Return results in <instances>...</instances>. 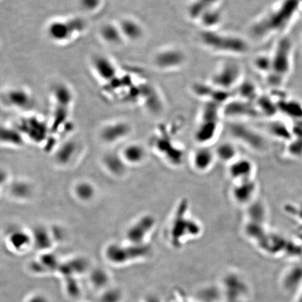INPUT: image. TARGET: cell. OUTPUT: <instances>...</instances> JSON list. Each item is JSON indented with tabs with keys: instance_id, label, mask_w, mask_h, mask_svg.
Returning <instances> with one entry per match:
<instances>
[{
	"instance_id": "1",
	"label": "cell",
	"mask_w": 302,
	"mask_h": 302,
	"mask_svg": "<svg viewBox=\"0 0 302 302\" xmlns=\"http://www.w3.org/2000/svg\"><path fill=\"white\" fill-rule=\"evenodd\" d=\"M299 0H281L251 23L249 32L255 41L267 40L284 31L292 21Z\"/></svg>"
},
{
	"instance_id": "2",
	"label": "cell",
	"mask_w": 302,
	"mask_h": 302,
	"mask_svg": "<svg viewBox=\"0 0 302 302\" xmlns=\"http://www.w3.org/2000/svg\"><path fill=\"white\" fill-rule=\"evenodd\" d=\"M201 46L211 53L237 57L249 52V41L236 34L217 30H201L198 35Z\"/></svg>"
},
{
	"instance_id": "3",
	"label": "cell",
	"mask_w": 302,
	"mask_h": 302,
	"mask_svg": "<svg viewBox=\"0 0 302 302\" xmlns=\"http://www.w3.org/2000/svg\"><path fill=\"white\" fill-rule=\"evenodd\" d=\"M150 244H134L125 242H111L104 248V258L111 265L125 267L144 261L152 253Z\"/></svg>"
},
{
	"instance_id": "4",
	"label": "cell",
	"mask_w": 302,
	"mask_h": 302,
	"mask_svg": "<svg viewBox=\"0 0 302 302\" xmlns=\"http://www.w3.org/2000/svg\"><path fill=\"white\" fill-rule=\"evenodd\" d=\"M186 201L178 206L167 230V239L171 245L180 249L187 242L197 238L201 234V224L192 217L187 215Z\"/></svg>"
},
{
	"instance_id": "5",
	"label": "cell",
	"mask_w": 302,
	"mask_h": 302,
	"mask_svg": "<svg viewBox=\"0 0 302 302\" xmlns=\"http://www.w3.org/2000/svg\"><path fill=\"white\" fill-rule=\"evenodd\" d=\"M222 107L215 102H206L201 109L198 125L195 129L194 137L199 145H207L213 142L220 130Z\"/></svg>"
},
{
	"instance_id": "6",
	"label": "cell",
	"mask_w": 302,
	"mask_h": 302,
	"mask_svg": "<svg viewBox=\"0 0 302 302\" xmlns=\"http://www.w3.org/2000/svg\"><path fill=\"white\" fill-rule=\"evenodd\" d=\"M217 285L224 302H247L251 298L252 292L249 283L237 271H226Z\"/></svg>"
},
{
	"instance_id": "7",
	"label": "cell",
	"mask_w": 302,
	"mask_h": 302,
	"mask_svg": "<svg viewBox=\"0 0 302 302\" xmlns=\"http://www.w3.org/2000/svg\"><path fill=\"white\" fill-rule=\"evenodd\" d=\"M243 71L238 63L225 61L217 66L211 77V84L221 91L231 92L242 82Z\"/></svg>"
},
{
	"instance_id": "8",
	"label": "cell",
	"mask_w": 302,
	"mask_h": 302,
	"mask_svg": "<svg viewBox=\"0 0 302 302\" xmlns=\"http://www.w3.org/2000/svg\"><path fill=\"white\" fill-rule=\"evenodd\" d=\"M287 39H282L271 55V71L267 76L271 85L278 84L289 72L290 68V48Z\"/></svg>"
},
{
	"instance_id": "9",
	"label": "cell",
	"mask_w": 302,
	"mask_h": 302,
	"mask_svg": "<svg viewBox=\"0 0 302 302\" xmlns=\"http://www.w3.org/2000/svg\"><path fill=\"white\" fill-rule=\"evenodd\" d=\"M157 220L151 214L140 215L133 221L126 230L125 242L134 244H148L149 239L154 233Z\"/></svg>"
},
{
	"instance_id": "10",
	"label": "cell",
	"mask_w": 302,
	"mask_h": 302,
	"mask_svg": "<svg viewBox=\"0 0 302 302\" xmlns=\"http://www.w3.org/2000/svg\"><path fill=\"white\" fill-rule=\"evenodd\" d=\"M187 55L177 46H167L159 50L154 57V64L163 71H175L185 66Z\"/></svg>"
},
{
	"instance_id": "11",
	"label": "cell",
	"mask_w": 302,
	"mask_h": 302,
	"mask_svg": "<svg viewBox=\"0 0 302 302\" xmlns=\"http://www.w3.org/2000/svg\"><path fill=\"white\" fill-rule=\"evenodd\" d=\"M228 130L234 139L241 142L246 146L255 150H263V136L250 126L236 120L230 124Z\"/></svg>"
},
{
	"instance_id": "12",
	"label": "cell",
	"mask_w": 302,
	"mask_h": 302,
	"mask_svg": "<svg viewBox=\"0 0 302 302\" xmlns=\"http://www.w3.org/2000/svg\"><path fill=\"white\" fill-rule=\"evenodd\" d=\"M5 244L11 253L22 255L33 249L31 231L24 228H12L5 237Z\"/></svg>"
},
{
	"instance_id": "13",
	"label": "cell",
	"mask_w": 302,
	"mask_h": 302,
	"mask_svg": "<svg viewBox=\"0 0 302 302\" xmlns=\"http://www.w3.org/2000/svg\"><path fill=\"white\" fill-rule=\"evenodd\" d=\"M258 184L254 179L234 183L230 190V195L234 202L242 207H248L257 199Z\"/></svg>"
},
{
	"instance_id": "14",
	"label": "cell",
	"mask_w": 302,
	"mask_h": 302,
	"mask_svg": "<svg viewBox=\"0 0 302 302\" xmlns=\"http://www.w3.org/2000/svg\"><path fill=\"white\" fill-rule=\"evenodd\" d=\"M131 129L130 126L125 122H113L100 129L99 138L104 144L113 146L125 141L130 134Z\"/></svg>"
},
{
	"instance_id": "15",
	"label": "cell",
	"mask_w": 302,
	"mask_h": 302,
	"mask_svg": "<svg viewBox=\"0 0 302 302\" xmlns=\"http://www.w3.org/2000/svg\"><path fill=\"white\" fill-rule=\"evenodd\" d=\"M30 231L34 249L39 253L53 251L58 241L56 231L54 228H50L44 224H39Z\"/></svg>"
},
{
	"instance_id": "16",
	"label": "cell",
	"mask_w": 302,
	"mask_h": 302,
	"mask_svg": "<svg viewBox=\"0 0 302 302\" xmlns=\"http://www.w3.org/2000/svg\"><path fill=\"white\" fill-rule=\"evenodd\" d=\"M55 109L51 130H58L59 127L69 116V109L71 102V95L69 90L60 86L55 90Z\"/></svg>"
},
{
	"instance_id": "17",
	"label": "cell",
	"mask_w": 302,
	"mask_h": 302,
	"mask_svg": "<svg viewBox=\"0 0 302 302\" xmlns=\"http://www.w3.org/2000/svg\"><path fill=\"white\" fill-rule=\"evenodd\" d=\"M84 28V23L79 19H70L66 21H57L50 25L48 35L53 40L66 41L75 34L82 32Z\"/></svg>"
},
{
	"instance_id": "18",
	"label": "cell",
	"mask_w": 302,
	"mask_h": 302,
	"mask_svg": "<svg viewBox=\"0 0 302 302\" xmlns=\"http://www.w3.org/2000/svg\"><path fill=\"white\" fill-rule=\"evenodd\" d=\"M222 116L237 120L239 118H253L260 115L255 104L241 99L228 101L222 107Z\"/></svg>"
},
{
	"instance_id": "19",
	"label": "cell",
	"mask_w": 302,
	"mask_h": 302,
	"mask_svg": "<svg viewBox=\"0 0 302 302\" xmlns=\"http://www.w3.org/2000/svg\"><path fill=\"white\" fill-rule=\"evenodd\" d=\"M216 161L214 149L207 145H198L192 153L190 157L192 169L199 174L209 172Z\"/></svg>"
},
{
	"instance_id": "20",
	"label": "cell",
	"mask_w": 302,
	"mask_h": 302,
	"mask_svg": "<svg viewBox=\"0 0 302 302\" xmlns=\"http://www.w3.org/2000/svg\"><path fill=\"white\" fill-rule=\"evenodd\" d=\"M228 173L233 183L255 179V166L246 158H238L228 165Z\"/></svg>"
},
{
	"instance_id": "21",
	"label": "cell",
	"mask_w": 302,
	"mask_h": 302,
	"mask_svg": "<svg viewBox=\"0 0 302 302\" xmlns=\"http://www.w3.org/2000/svg\"><path fill=\"white\" fill-rule=\"evenodd\" d=\"M61 262L53 251L39 253V257L30 264V270L38 275L57 274Z\"/></svg>"
},
{
	"instance_id": "22",
	"label": "cell",
	"mask_w": 302,
	"mask_h": 302,
	"mask_svg": "<svg viewBox=\"0 0 302 302\" xmlns=\"http://www.w3.org/2000/svg\"><path fill=\"white\" fill-rule=\"evenodd\" d=\"M91 269L88 260L84 257L77 256L61 262L57 274H60L63 278H79L86 273H89Z\"/></svg>"
},
{
	"instance_id": "23",
	"label": "cell",
	"mask_w": 302,
	"mask_h": 302,
	"mask_svg": "<svg viewBox=\"0 0 302 302\" xmlns=\"http://www.w3.org/2000/svg\"><path fill=\"white\" fill-rule=\"evenodd\" d=\"M80 150L78 142L74 140H67L56 148L54 159L59 166L68 167L77 160L79 156V151Z\"/></svg>"
},
{
	"instance_id": "24",
	"label": "cell",
	"mask_w": 302,
	"mask_h": 302,
	"mask_svg": "<svg viewBox=\"0 0 302 302\" xmlns=\"http://www.w3.org/2000/svg\"><path fill=\"white\" fill-rule=\"evenodd\" d=\"M119 153L128 167L141 165L148 157V152L144 145L136 142L125 145Z\"/></svg>"
},
{
	"instance_id": "25",
	"label": "cell",
	"mask_w": 302,
	"mask_h": 302,
	"mask_svg": "<svg viewBox=\"0 0 302 302\" xmlns=\"http://www.w3.org/2000/svg\"><path fill=\"white\" fill-rule=\"evenodd\" d=\"M102 165L108 174L115 178L123 177L129 167L119 152H109L104 155Z\"/></svg>"
},
{
	"instance_id": "26",
	"label": "cell",
	"mask_w": 302,
	"mask_h": 302,
	"mask_svg": "<svg viewBox=\"0 0 302 302\" xmlns=\"http://www.w3.org/2000/svg\"><path fill=\"white\" fill-rule=\"evenodd\" d=\"M280 283L285 292H295L302 284V264H294L287 268L280 277Z\"/></svg>"
},
{
	"instance_id": "27",
	"label": "cell",
	"mask_w": 302,
	"mask_h": 302,
	"mask_svg": "<svg viewBox=\"0 0 302 302\" xmlns=\"http://www.w3.org/2000/svg\"><path fill=\"white\" fill-rule=\"evenodd\" d=\"M7 186L9 195L14 200L26 201L33 197L34 186L28 180L16 179L11 181Z\"/></svg>"
},
{
	"instance_id": "28",
	"label": "cell",
	"mask_w": 302,
	"mask_h": 302,
	"mask_svg": "<svg viewBox=\"0 0 302 302\" xmlns=\"http://www.w3.org/2000/svg\"><path fill=\"white\" fill-rule=\"evenodd\" d=\"M19 129L22 132L26 141L28 139L29 141L40 143L46 141L47 138V127L40 121H35L34 124L31 121L25 122V124H23Z\"/></svg>"
},
{
	"instance_id": "29",
	"label": "cell",
	"mask_w": 302,
	"mask_h": 302,
	"mask_svg": "<svg viewBox=\"0 0 302 302\" xmlns=\"http://www.w3.org/2000/svg\"><path fill=\"white\" fill-rule=\"evenodd\" d=\"M73 196L82 203H90L93 201L98 194V189L94 183L87 180L77 181L72 187Z\"/></svg>"
},
{
	"instance_id": "30",
	"label": "cell",
	"mask_w": 302,
	"mask_h": 302,
	"mask_svg": "<svg viewBox=\"0 0 302 302\" xmlns=\"http://www.w3.org/2000/svg\"><path fill=\"white\" fill-rule=\"evenodd\" d=\"M222 18L223 13L219 5L205 12L199 18L197 23L200 25L201 30H216L222 22Z\"/></svg>"
},
{
	"instance_id": "31",
	"label": "cell",
	"mask_w": 302,
	"mask_h": 302,
	"mask_svg": "<svg viewBox=\"0 0 302 302\" xmlns=\"http://www.w3.org/2000/svg\"><path fill=\"white\" fill-rule=\"evenodd\" d=\"M214 152L217 160L228 165L239 158L238 149L236 145L231 141L219 143L216 148L214 149Z\"/></svg>"
},
{
	"instance_id": "32",
	"label": "cell",
	"mask_w": 302,
	"mask_h": 302,
	"mask_svg": "<svg viewBox=\"0 0 302 302\" xmlns=\"http://www.w3.org/2000/svg\"><path fill=\"white\" fill-rule=\"evenodd\" d=\"M246 218L251 222L266 224L268 218L267 208L263 201L256 199L246 207Z\"/></svg>"
},
{
	"instance_id": "33",
	"label": "cell",
	"mask_w": 302,
	"mask_h": 302,
	"mask_svg": "<svg viewBox=\"0 0 302 302\" xmlns=\"http://www.w3.org/2000/svg\"><path fill=\"white\" fill-rule=\"evenodd\" d=\"M26 141L25 136L19 128L5 127L2 129L1 142L2 144L5 146L19 148L23 146Z\"/></svg>"
},
{
	"instance_id": "34",
	"label": "cell",
	"mask_w": 302,
	"mask_h": 302,
	"mask_svg": "<svg viewBox=\"0 0 302 302\" xmlns=\"http://www.w3.org/2000/svg\"><path fill=\"white\" fill-rule=\"evenodd\" d=\"M90 285L100 292L111 286V275L105 269L96 268L89 271Z\"/></svg>"
},
{
	"instance_id": "35",
	"label": "cell",
	"mask_w": 302,
	"mask_h": 302,
	"mask_svg": "<svg viewBox=\"0 0 302 302\" xmlns=\"http://www.w3.org/2000/svg\"><path fill=\"white\" fill-rule=\"evenodd\" d=\"M219 5V0H195L188 7V15L192 21L197 22L205 12Z\"/></svg>"
},
{
	"instance_id": "36",
	"label": "cell",
	"mask_w": 302,
	"mask_h": 302,
	"mask_svg": "<svg viewBox=\"0 0 302 302\" xmlns=\"http://www.w3.org/2000/svg\"><path fill=\"white\" fill-rule=\"evenodd\" d=\"M119 28L123 37L128 38L130 40L139 39L143 34L141 25L133 20H125L121 23Z\"/></svg>"
},
{
	"instance_id": "37",
	"label": "cell",
	"mask_w": 302,
	"mask_h": 302,
	"mask_svg": "<svg viewBox=\"0 0 302 302\" xmlns=\"http://www.w3.org/2000/svg\"><path fill=\"white\" fill-rule=\"evenodd\" d=\"M7 100L10 105L18 109H28L31 104V99L25 92L21 90L11 91L7 95Z\"/></svg>"
},
{
	"instance_id": "38",
	"label": "cell",
	"mask_w": 302,
	"mask_h": 302,
	"mask_svg": "<svg viewBox=\"0 0 302 302\" xmlns=\"http://www.w3.org/2000/svg\"><path fill=\"white\" fill-rule=\"evenodd\" d=\"M267 130L273 137L284 141L289 139L292 135V129H288L282 122H271L267 126Z\"/></svg>"
},
{
	"instance_id": "39",
	"label": "cell",
	"mask_w": 302,
	"mask_h": 302,
	"mask_svg": "<svg viewBox=\"0 0 302 302\" xmlns=\"http://www.w3.org/2000/svg\"><path fill=\"white\" fill-rule=\"evenodd\" d=\"M94 66L98 75L105 80L111 79L116 73L112 63L104 57H101L95 59Z\"/></svg>"
},
{
	"instance_id": "40",
	"label": "cell",
	"mask_w": 302,
	"mask_h": 302,
	"mask_svg": "<svg viewBox=\"0 0 302 302\" xmlns=\"http://www.w3.org/2000/svg\"><path fill=\"white\" fill-rule=\"evenodd\" d=\"M101 35L104 40L110 44L119 43L123 37L119 27L111 24L104 25L101 30Z\"/></svg>"
},
{
	"instance_id": "41",
	"label": "cell",
	"mask_w": 302,
	"mask_h": 302,
	"mask_svg": "<svg viewBox=\"0 0 302 302\" xmlns=\"http://www.w3.org/2000/svg\"><path fill=\"white\" fill-rule=\"evenodd\" d=\"M123 292L118 287L109 286L100 292V302H122Z\"/></svg>"
},
{
	"instance_id": "42",
	"label": "cell",
	"mask_w": 302,
	"mask_h": 302,
	"mask_svg": "<svg viewBox=\"0 0 302 302\" xmlns=\"http://www.w3.org/2000/svg\"><path fill=\"white\" fill-rule=\"evenodd\" d=\"M79 278L76 277H66L63 278V288L64 292L66 293L68 296L71 297H76L80 294L81 284L79 283Z\"/></svg>"
},
{
	"instance_id": "43",
	"label": "cell",
	"mask_w": 302,
	"mask_h": 302,
	"mask_svg": "<svg viewBox=\"0 0 302 302\" xmlns=\"http://www.w3.org/2000/svg\"><path fill=\"white\" fill-rule=\"evenodd\" d=\"M271 64V55L262 54V55H258V56L255 57L254 60L255 69L258 70L259 72L265 73L267 77L269 72H270Z\"/></svg>"
},
{
	"instance_id": "44",
	"label": "cell",
	"mask_w": 302,
	"mask_h": 302,
	"mask_svg": "<svg viewBox=\"0 0 302 302\" xmlns=\"http://www.w3.org/2000/svg\"><path fill=\"white\" fill-rule=\"evenodd\" d=\"M170 302H199L197 299H191V298L188 297L184 293L181 292L180 290H176L172 299Z\"/></svg>"
},
{
	"instance_id": "45",
	"label": "cell",
	"mask_w": 302,
	"mask_h": 302,
	"mask_svg": "<svg viewBox=\"0 0 302 302\" xmlns=\"http://www.w3.org/2000/svg\"><path fill=\"white\" fill-rule=\"evenodd\" d=\"M81 6L86 11L96 10L100 4V0H80Z\"/></svg>"
},
{
	"instance_id": "46",
	"label": "cell",
	"mask_w": 302,
	"mask_h": 302,
	"mask_svg": "<svg viewBox=\"0 0 302 302\" xmlns=\"http://www.w3.org/2000/svg\"><path fill=\"white\" fill-rule=\"evenodd\" d=\"M25 302H49L46 297L43 294H39V293H36V294H32V295L29 296L25 300Z\"/></svg>"
},
{
	"instance_id": "47",
	"label": "cell",
	"mask_w": 302,
	"mask_h": 302,
	"mask_svg": "<svg viewBox=\"0 0 302 302\" xmlns=\"http://www.w3.org/2000/svg\"><path fill=\"white\" fill-rule=\"evenodd\" d=\"M139 302H161L159 298L156 296H147L143 299H141Z\"/></svg>"
},
{
	"instance_id": "48",
	"label": "cell",
	"mask_w": 302,
	"mask_h": 302,
	"mask_svg": "<svg viewBox=\"0 0 302 302\" xmlns=\"http://www.w3.org/2000/svg\"><path fill=\"white\" fill-rule=\"evenodd\" d=\"M294 302H302V292L297 296V297H296Z\"/></svg>"
}]
</instances>
